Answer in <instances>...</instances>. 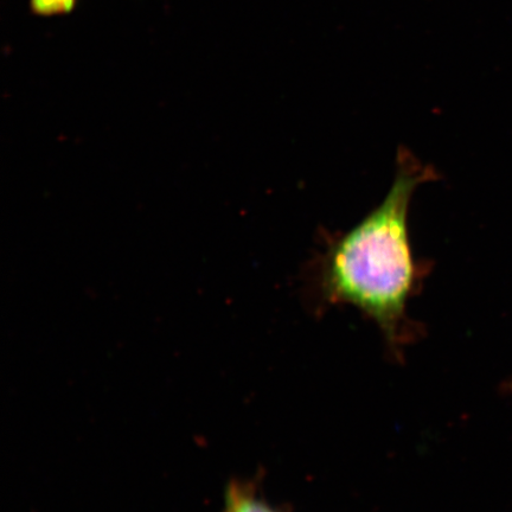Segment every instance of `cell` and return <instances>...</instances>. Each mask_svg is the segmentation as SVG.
Instances as JSON below:
<instances>
[{"instance_id":"5b68a950","label":"cell","mask_w":512,"mask_h":512,"mask_svg":"<svg viewBox=\"0 0 512 512\" xmlns=\"http://www.w3.org/2000/svg\"><path fill=\"white\" fill-rule=\"evenodd\" d=\"M511 390H512V383H511V386H510Z\"/></svg>"},{"instance_id":"3957f363","label":"cell","mask_w":512,"mask_h":512,"mask_svg":"<svg viewBox=\"0 0 512 512\" xmlns=\"http://www.w3.org/2000/svg\"><path fill=\"white\" fill-rule=\"evenodd\" d=\"M31 10L38 15L50 16L60 14V5L57 0H30Z\"/></svg>"},{"instance_id":"277c9868","label":"cell","mask_w":512,"mask_h":512,"mask_svg":"<svg viewBox=\"0 0 512 512\" xmlns=\"http://www.w3.org/2000/svg\"><path fill=\"white\" fill-rule=\"evenodd\" d=\"M60 5L61 12H68L75 8L76 0H57Z\"/></svg>"},{"instance_id":"7a4b0ae2","label":"cell","mask_w":512,"mask_h":512,"mask_svg":"<svg viewBox=\"0 0 512 512\" xmlns=\"http://www.w3.org/2000/svg\"><path fill=\"white\" fill-rule=\"evenodd\" d=\"M223 512H279L262 501L251 486L236 483L229 486Z\"/></svg>"},{"instance_id":"6da1fadb","label":"cell","mask_w":512,"mask_h":512,"mask_svg":"<svg viewBox=\"0 0 512 512\" xmlns=\"http://www.w3.org/2000/svg\"><path fill=\"white\" fill-rule=\"evenodd\" d=\"M434 178L430 165L401 149L383 201L347 233L330 239L320 256L317 287L323 302L355 306L390 343L407 335V305L426 275V265L413 253L408 216L415 189Z\"/></svg>"}]
</instances>
